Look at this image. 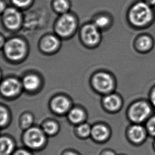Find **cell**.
I'll return each mask as SVG.
<instances>
[{"mask_svg":"<svg viewBox=\"0 0 155 155\" xmlns=\"http://www.w3.org/2000/svg\"><path fill=\"white\" fill-rule=\"evenodd\" d=\"M69 107V101L65 97H56L51 102L52 110L58 113H64L68 110Z\"/></svg>","mask_w":155,"mask_h":155,"instance_id":"obj_11","label":"cell"},{"mask_svg":"<svg viewBox=\"0 0 155 155\" xmlns=\"http://www.w3.org/2000/svg\"><path fill=\"white\" fill-rule=\"evenodd\" d=\"M109 22V20L107 17H101L96 20L95 25L97 28H103L107 26Z\"/></svg>","mask_w":155,"mask_h":155,"instance_id":"obj_24","label":"cell"},{"mask_svg":"<svg viewBox=\"0 0 155 155\" xmlns=\"http://www.w3.org/2000/svg\"><path fill=\"white\" fill-rule=\"evenodd\" d=\"M1 155H11L14 153L15 144L10 138L2 137L1 138Z\"/></svg>","mask_w":155,"mask_h":155,"instance_id":"obj_12","label":"cell"},{"mask_svg":"<svg viewBox=\"0 0 155 155\" xmlns=\"http://www.w3.org/2000/svg\"><path fill=\"white\" fill-rule=\"evenodd\" d=\"M4 23L10 29H15L18 28L21 22V15L15 8L7 9L4 13Z\"/></svg>","mask_w":155,"mask_h":155,"instance_id":"obj_7","label":"cell"},{"mask_svg":"<svg viewBox=\"0 0 155 155\" xmlns=\"http://www.w3.org/2000/svg\"><path fill=\"white\" fill-rule=\"evenodd\" d=\"M33 122V118L31 115L27 114L23 115L21 119V124L24 128H27L31 125Z\"/></svg>","mask_w":155,"mask_h":155,"instance_id":"obj_22","label":"cell"},{"mask_svg":"<svg viewBox=\"0 0 155 155\" xmlns=\"http://www.w3.org/2000/svg\"><path fill=\"white\" fill-rule=\"evenodd\" d=\"M97 28L95 25H88L83 28L82 38L87 44L93 45L99 41L100 34Z\"/></svg>","mask_w":155,"mask_h":155,"instance_id":"obj_8","label":"cell"},{"mask_svg":"<svg viewBox=\"0 0 155 155\" xmlns=\"http://www.w3.org/2000/svg\"><path fill=\"white\" fill-rule=\"evenodd\" d=\"M75 27V20L73 17L69 15H63L57 23V32L61 36H68Z\"/></svg>","mask_w":155,"mask_h":155,"instance_id":"obj_4","label":"cell"},{"mask_svg":"<svg viewBox=\"0 0 155 155\" xmlns=\"http://www.w3.org/2000/svg\"><path fill=\"white\" fill-rule=\"evenodd\" d=\"M152 41L151 39L147 36H143L141 37L138 42V46L141 50H147L151 47Z\"/></svg>","mask_w":155,"mask_h":155,"instance_id":"obj_19","label":"cell"},{"mask_svg":"<svg viewBox=\"0 0 155 155\" xmlns=\"http://www.w3.org/2000/svg\"><path fill=\"white\" fill-rule=\"evenodd\" d=\"M101 155H115V154L114 152L111 150H105L103 151Z\"/></svg>","mask_w":155,"mask_h":155,"instance_id":"obj_29","label":"cell"},{"mask_svg":"<svg viewBox=\"0 0 155 155\" xmlns=\"http://www.w3.org/2000/svg\"><path fill=\"white\" fill-rule=\"evenodd\" d=\"M59 41L54 36H49L43 39L41 42L42 49L46 52H51L58 46Z\"/></svg>","mask_w":155,"mask_h":155,"instance_id":"obj_13","label":"cell"},{"mask_svg":"<svg viewBox=\"0 0 155 155\" xmlns=\"http://www.w3.org/2000/svg\"><path fill=\"white\" fill-rule=\"evenodd\" d=\"M4 6V5H3V2H1V11H3V7Z\"/></svg>","mask_w":155,"mask_h":155,"instance_id":"obj_32","label":"cell"},{"mask_svg":"<svg viewBox=\"0 0 155 155\" xmlns=\"http://www.w3.org/2000/svg\"><path fill=\"white\" fill-rule=\"evenodd\" d=\"M31 0H12V2L15 5L19 7L27 6L30 3Z\"/></svg>","mask_w":155,"mask_h":155,"instance_id":"obj_26","label":"cell"},{"mask_svg":"<svg viewBox=\"0 0 155 155\" xmlns=\"http://www.w3.org/2000/svg\"><path fill=\"white\" fill-rule=\"evenodd\" d=\"M91 130L92 129L87 124H83L78 127L77 131L80 137L85 138L91 134Z\"/></svg>","mask_w":155,"mask_h":155,"instance_id":"obj_20","label":"cell"},{"mask_svg":"<svg viewBox=\"0 0 155 155\" xmlns=\"http://www.w3.org/2000/svg\"><path fill=\"white\" fill-rule=\"evenodd\" d=\"M151 101L153 104L155 106V88L153 90V92L151 95Z\"/></svg>","mask_w":155,"mask_h":155,"instance_id":"obj_30","label":"cell"},{"mask_svg":"<svg viewBox=\"0 0 155 155\" xmlns=\"http://www.w3.org/2000/svg\"><path fill=\"white\" fill-rule=\"evenodd\" d=\"M54 8L59 12H65L68 9L69 5L66 0H56L54 4Z\"/></svg>","mask_w":155,"mask_h":155,"instance_id":"obj_21","label":"cell"},{"mask_svg":"<svg viewBox=\"0 0 155 155\" xmlns=\"http://www.w3.org/2000/svg\"><path fill=\"white\" fill-rule=\"evenodd\" d=\"M69 119L74 124H78L83 121L84 118V113L82 110L75 108L69 112Z\"/></svg>","mask_w":155,"mask_h":155,"instance_id":"obj_17","label":"cell"},{"mask_svg":"<svg viewBox=\"0 0 155 155\" xmlns=\"http://www.w3.org/2000/svg\"><path fill=\"white\" fill-rule=\"evenodd\" d=\"M25 45L22 40L13 39L6 42L4 51L7 57L11 60L17 61L23 57L25 53Z\"/></svg>","mask_w":155,"mask_h":155,"instance_id":"obj_3","label":"cell"},{"mask_svg":"<svg viewBox=\"0 0 155 155\" xmlns=\"http://www.w3.org/2000/svg\"><path fill=\"white\" fill-rule=\"evenodd\" d=\"M23 141L28 148L38 150L42 148L46 142L45 132L39 128H30L24 134Z\"/></svg>","mask_w":155,"mask_h":155,"instance_id":"obj_2","label":"cell"},{"mask_svg":"<svg viewBox=\"0 0 155 155\" xmlns=\"http://www.w3.org/2000/svg\"><path fill=\"white\" fill-rule=\"evenodd\" d=\"M22 84L27 90H35L39 85L40 80L36 75H29L24 78Z\"/></svg>","mask_w":155,"mask_h":155,"instance_id":"obj_15","label":"cell"},{"mask_svg":"<svg viewBox=\"0 0 155 155\" xmlns=\"http://www.w3.org/2000/svg\"><path fill=\"white\" fill-rule=\"evenodd\" d=\"M147 2L150 4H155V0H146Z\"/></svg>","mask_w":155,"mask_h":155,"instance_id":"obj_31","label":"cell"},{"mask_svg":"<svg viewBox=\"0 0 155 155\" xmlns=\"http://www.w3.org/2000/svg\"><path fill=\"white\" fill-rule=\"evenodd\" d=\"M91 134L95 140L98 142H103L106 140L109 136V130L104 125L98 124L92 129Z\"/></svg>","mask_w":155,"mask_h":155,"instance_id":"obj_10","label":"cell"},{"mask_svg":"<svg viewBox=\"0 0 155 155\" xmlns=\"http://www.w3.org/2000/svg\"><path fill=\"white\" fill-rule=\"evenodd\" d=\"M62 155H80L76 153L75 151H72V150H67L65 151Z\"/></svg>","mask_w":155,"mask_h":155,"instance_id":"obj_28","label":"cell"},{"mask_svg":"<svg viewBox=\"0 0 155 155\" xmlns=\"http://www.w3.org/2000/svg\"><path fill=\"white\" fill-rule=\"evenodd\" d=\"M150 112V108L147 103L138 102L132 105L130 109V117L135 122H141L146 119Z\"/></svg>","mask_w":155,"mask_h":155,"instance_id":"obj_6","label":"cell"},{"mask_svg":"<svg viewBox=\"0 0 155 155\" xmlns=\"http://www.w3.org/2000/svg\"><path fill=\"white\" fill-rule=\"evenodd\" d=\"M152 11L148 4L139 2L134 5L130 11L129 18L131 22L137 26H143L151 20Z\"/></svg>","mask_w":155,"mask_h":155,"instance_id":"obj_1","label":"cell"},{"mask_svg":"<svg viewBox=\"0 0 155 155\" xmlns=\"http://www.w3.org/2000/svg\"><path fill=\"white\" fill-rule=\"evenodd\" d=\"M147 128L151 134L155 136V117L149 120L147 124Z\"/></svg>","mask_w":155,"mask_h":155,"instance_id":"obj_25","label":"cell"},{"mask_svg":"<svg viewBox=\"0 0 155 155\" xmlns=\"http://www.w3.org/2000/svg\"><path fill=\"white\" fill-rule=\"evenodd\" d=\"M44 132L48 135L55 134L58 130V126L53 121L47 122L43 127Z\"/></svg>","mask_w":155,"mask_h":155,"instance_id":"obj_18","label":"cell"},{"mask_svg":"<svg viewBox=\"0 0 155 155\" xmlns=\"http://www.w3.org/2000/svg\"><path fill=\"white\" fill-rule=\"evenodd\" d=\"M129 134L131 139L135 143H140L145 137V130L140 126L132 127L129 130Z\"/></svg>","mask_w":155,"mask_h":155,"instance_id":"obj_14","label":"cell"},{"mask_svg":"<svg viewBox=\"0 0 155 155\" xmlns=\"http://www.w3.org/2000/svg\"><path fill=\"white\" fill-rule=\"evenodd\" d=\"M21 84L15 78H9L2 82L1 90L2 94L6 97H12L18 93Z\"/></svg>","mask_w":155,"mask_h":155,"instance_id":"obj_9","label":"cell"},{"mask_svg":"<svg viewBox=\"0 0 155 155\" xmlns=\"http://www.w3.org/2000/svg\"><path fill=\"white\" fill-rule=\"evenodd\" d=\"M0 124L1 126H3L6 124L8 120V113L6 109L3 107H1L0 110Z\"/></svg>","mask_w":155,"mask_h":155,"instance_id":"obj_23","label":"cell"},{"mask_svg":"<svg viewBox=\"0 0 155 155\" xmlns=\"http://www.w3.org/2000/svg\"><path fill=\"white\" fill-rule=\"evenodd\" d=\"M104 104L106 108L110 111H115L119 107L121 101L117 95H110L104 99Z\"/></svg>","mask_w":155,"mask_h":155,"instance_id":"obj_16","label":"cell"},{"mask_svg":"<svg viewBox=\"0 0 155 155\" xmlns=\"http://www.w3.org/2000/svg\"><path fill=\"white\" fill-rule=\"evenodd\" d=\"M93 84L95 88L100 92H107L113 88V80L108 74L100 73L94 76Z\"/></svg>","mask_w":155,"mask_h":155,"instance_id":"obj_5","label":"cell"},{"mask_svg":"<svg viewBox=\"0 0 155 155\" xmlns=\"http://www.w3.org/2000/svg\"><path fill=\"white\" fill-rule=\"evenodd\" d=\"M12 155H32V154L28 150L20 149L14 151Z\"/></svg>","mask_w":155,"mask_h":155,"instance_id":"obj_27","label":"cell"}]
</instances>
